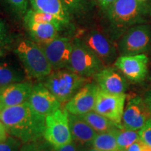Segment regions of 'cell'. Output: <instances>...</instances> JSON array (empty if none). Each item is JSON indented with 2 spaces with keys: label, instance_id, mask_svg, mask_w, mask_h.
<instances>
[{
  "label": "cell",
  "instance_id": "cell-19",
  "mask_svg": "<svg viewBox=\"0 0 151 151\" xmlns=\"http://www.w3.org/2000/svg\"><path fill=\"white\" fill-rule=\"evenodd\" d=\"M29 2L32 9L52 15L67 27L71 26V20L61 0H29Z\"/></svg>",
  "mask_w": 151,
  "mask_h": 151
},
{
  "label": "cell",
  "instance_id": "cell-35",
  "mask_svg": "<svg viewBox=\"0 0 151 151\" xmlns=\"http://www.w3.org/2000/svg\"><path fill=\"white\" fill-rule=\"evenodd\" d=\"M145 101H146V103L147 106H148L149 110H150L151 112V88L146 94V99H145Z\"/></svg>",
  "mask_w": 151,
  "mask_h": 151
},
{
  "label": "cell",
  "instance_id": "cell-37",
  "mask_svg": "<svg viewBox=\"0 0 151 151\" xmlns=\"http://www.w3.org/2000/svg\"><path fill=\"white\" fill-rule=\"evenodd\" d=\"M88 148H88L87 146H81V145H79L78 151H88Z\"/></svg>",
  "mask_w": 151,
  "mask_h": 151
},
{
  "label": "cell",
  "instance_id": "cell-31",
  "mask_svg": "<svg viewBox=\"0 0 151 151\" xmlns=\"http://www.w3.org/2000/svg\"><path fill=\"white\" fill-rule=\"evenodd\" d=\"M79 145L75 141H71L65 146L56 148L49 143L48 147V151H78Z\"/></svg>",
  "mask_w": 151,
  "mask_h": 151
},
{
  "label": "cell",
  "instance_id": "cell-40",
  "mask_svg": "<svg viewBox=\"0 0 151 151\" xmlns=\"http://www.w3.org/2000/svg\"><path fill=\"white\" fill-rule=\"evenodd\" d=\"M149 14H150V16H151V3H150V4L149 5Z\"/></svg>",
  "mask_w": 151,
  "mask_h": 151
},
{
  "label": "cell",
  "instance_id": "cell-1",
  "mask_svg": "<svg viewBox=\"0 0 151 151\" xmlns=\"http://www.w3.org/2000/svg\"><path fill=\"white\" fill-rule=\"evenodd\" d=\"M0 121L9 134L22 143L42 139L46 127V117L37 112L28 101L4 108L0 111Z\"/></svg>",
  "mask_w": 151,
  "mask_h": 151
},
{
  "label": "cell",
  "instance_id": "cell-36",
  "mask_svg": "<svg viewBox=\"0 0 151 151\" xmlns=\"http://www.w3.org/2000/svg\"><path fill=\"white\" fill-rule=\"evenodd\" d=\"M141 151H151V148L142 141V143H141Z\"/></svg>",
  "mask_w": 151,
  "mask_h": 151
},
{
  "label": "cell",
  "instance_id": "cell-18",
  "mask_svg": "<svg viewBox=\"0 0 151 151\" xmlns=\"http://www.w3.org/2000/svg\"><path fill=\"white\" fill-rule=\"evenodd\" d=\"M69 122L73 141L81 146L88 147L92 145L97 132L80 116L69 113Z\"/></svg>",
  "mask_w": 151,
  "mask_h": 151
},
{
  "label": "cell",
  "instance_id": "cell-30",
  "mask_svg": "<svg viewBox=\"0 0 151 151\" xmlns=\"http://www.w3.org/2000/svg\"><path fill=\"white\" fill-rule=\"evenodd\" d=\"M20 151H46L42 139L33 142L23 143Z\"/></svg>",
  "mask_w": 151,
  "mask_h": 151
},
{
  "label": "cell",
  "instance_id": "cell-17",
  "mask_svg": "<svg viewBox=\"0 0 151 151\" xmlns=\"http://www.w3.org/2000/svg\"><path fill=\"white\" fill-rule=\"evenodd\" d=\"M32 87L29 82H20L0 88V102L3 108L27 102Z\"/></svg>",
  "mask_w": 151,
  "mask_h": 151
},
{
  "label": "cell",
  "instance_id": "cell-3",
  "mask_svg": "<svg viewBox=\"0 0 151 151\" xmlns=\"http://www.w3.org/2000/svg\"><path fill=\"white\" fill-rule=\"evenodd\" d=\"M15 52L29 78L43 80L52 73V67L42 47L32 39L18 41Z\"/></svg>",
  "mask_w": 151,
  "mask_h": 151
},
{
  "label": "cell",
  "instance_id": "cell-29",
  "mask_svg": "<svg viewBox=\"0 0 151 151\" xmlns=\"http://www.w3.org/2000/svg\"><path fill=\"white\" fill-rule=\"evenodd\" d=\"M139 134L141 140L151 148V118L139 130Z\"/></svg>",
  "mask_w": 151,
  "mask_h": 151
},
{
  "label": "cell",
  "instance_id": "cell-28",
  "mask_svg": "<svg viewBox=\"0 0 151 151\" xmlns=\"http://www.w3.org/2000/svg\"><path fill=\"white\" fill-rule=\"evenodd\" d=\"M22 145L21 141L11 136L5 141L0 143V151H20Z\"/></svg>",
  "mask_w": 151,
  "mask_h": 151
},
{
  "label": "cell",
  "instance_id": "cell-2",
  "mask_svg": "<svg viewBox=\"0 0 151 151\" xmlns=\"http://www.w3.org/2000/svg\"><path fill=\"white\" fill-rule=\"evenodd\" d=\"M104 12L107 34L115 40L130 27L146 22L149 6L142 0H116Z\"/></svg>",
  "mask_w": 151,
  "mask_h": 151
},
{
  "label": "cell",
  "instance_id": "cell-12",
  "mask_svg": "<svg viewBox=\"0 0 151 151\" xmlns=\"http://www.w3.org/2000/svg\"><path fill=\"white\" fill-rule=\"evenodd\" d=\"M99 90L97 83H87L68 101L65 109L69 113L77 116L93 111Z\"/></svg>",
  "mask_w": 151,
  "mask_h": 151
},
{
  "label": "cell",
  "instance_id": "cell-25",
  "mask_svg": "<svg viewBox=\"0 0 151 151\" xmlns=\"http://www.w3.org/2000/svg\"><path fill=\"white\" fill-rule=\"evenodd\" d=\"M7 12L16 20H23L28 11L29 0H1Z\"/></svg>",
  "mask_w": 151,
  "mask_h": 151
},
{
  "label": "cell",
  "instance_id": "cell-22",
  "mask_svg": "<svg viewBox=\"0 0 151 151\" xmlns=\"http://www.w3.org/2000/svg\"><path fill=\"white\" fill-rule=\"evenodd\" d=\"M116 136L120 151H124L128 147L140 139L139 132L122 127H118L112 131Z\"/></svg>",
  "mask_w": 151,
  "mask_h": 151
},
{
  "label": "cell",
  "instance_id": "cell-24",
  "mask_svg": "<svg viewBox=\"0 0 151 151\" xmlns=\"http://www.w3.org/2000/svg\"><path fill=\"white\" fill-rule=\"evenodd\" d=\"M24 78L23 73L20 69L6 64L0 65V88L22 82Z\"/></svg>",
  "mask_w": 151,
  "mask_h": 151
},
{
  "label": "cell",
  "instance_id": "cell-15",
  "mask_svg": "<svg viewBox=\"0 0 151 151\" xmlns=\"http://www.w3.org/2000/svg\"><path fill=\"white\" fill-rule=\"evenodd\" d=\"M25 29L29 33L32 40L38 44H46L60 36V32L67 27L62 22H33L23 21Z\"/></svg>",
  "mask_w": 151,
  "mask_h": 151
},
{
  "label": "cell",
  "instance_id": "cell-38",
  "mask_svg": "<svg viewBox=\"0 0 151 151\" xmlns=\"http://www.w3.org/2000/svg\"><path fill=\"white\" fill-rule=\"evenodd\" d=\"M4 55V51L3 49L0 48V58H1V57H2Z\"/></svg>",
  "mask_w": 151,
  "mask_h": 151
},
{
  "label": "cell",
  "instance_id": "cell-5",
  "mask_svg": "<svg viewBox=\"0 0 151 151\" xmlns=\"http://www.w3.org/2000/svg\"><path fill=\"white\" fill-rule=\"evenodd\" d=\"M104 65L82 39H73L72 52L67 69L81 76L89 78L103 69Z\"/></svg>",
  "mask_w": 151,
  "mask_h": 151
},
{
  "label": "cell",
  "instance_id": "cell-9",
  "mask_svg": "<svg viewBox=\"0 0 151 151\" xmlns=\"http://www.w3.org/2000/svg\"><path fill=\"white\" fill-rule=\"evenodd\" d=\"M126 94H112L99 90L97 96L94 111L102 115L111 121L122 126Z\"/></svg>",
  "mask_w": 151,
  "mask_h": 151
},
{
  "label": "cell",
  "instance_id": "cell-33",
  "mask_svg": "<svg viewBox=\"0 0 151 151\" xmlns=\"http://www.w3.org/2000/svg\"><path fill=\"white\" fill-rule=\"evenodd\" d=\"M141 143H142V141L139 139L129 147H128L124 151H141Z\"/></svg>",
  "mask_w": 151,
  "mask_h": 151
},
{
  "label": "cell",
  "instance_id": "cell-14",
  "mask_svg": "<svg viewBox=\"0 0 151 151\" xmlns=\"http://www.w3.org/2000/svg\"><path fill=\"white\" fill-rule=\"evenodd\" d=\"M28 102L35 110L46 117L60 109V102L43 83L33 86Z\"/></svg>",
  "mask_w": 151,
  "mask_h": 151
},
{
  "label": "cell",
  "instance_id": "cell-23",
  "mask_svg": "<svg viewBox=\"0 0 151 151\" xmlns=\"http://www.w3.org/2000/svg\"><path fill=\"white\" fill-rule=\"evenodd\" d=\"M92 146L99 151H120L113 132L97 133L92 141Z\"/></svg>",
  "mask_w": 151,
  "mask_h": 151
},
{
  "label": "cell",
  "instance_id": "cell-21",
  "mask_svg": "<svg viewBox=\"0 0 151 151\" xmlns=\"http://www.w3.org/2000/svg\"><path fill=\"white\" fill-rule=\"evenodd\" d=\"M71 20H81L89 14L92 4L91 0H61Z\"/></svg>",
  "mask_w": 151,
  "mask_h": 151
},
{
  "label": "cell",
  "instance_id": "cell-39",
  "mask_svg": "<svg viewBox=\"0 0 151 151\" xmlns=\"http://www.w3.org/2000/svg\"><path fill=\"white\" fill-rule=\"evenodd\" d=\"M88 151H99V150H98L97 149L93 148V147H92V148H88Z\"/></svg>",
  "mask_w": 151,
  "mask_h": 151
},
{
  "label": "cell",
  "instance_id": "cell-10",
  "mask_svg": "<svg viewBox=\"0 0 151 151\" xmlns=\"http://www.w3.org/2000/svg\"><path fill=\"white\" fill-rule=\"evenodd\" d=\"M73 39L69 37L58 36L53 40L40 46L55 70L67 69L72 52Z\"/></svg>",
  "mask_w": 151,
  "mask_h": 151
},
{
  "label": "cell",
  "instance_id": "cell-41",
  "mask_svg": "<svg viewBox=\"0 0 151 151\" xmlns=\"http://www.w3.org/2000/svg\"><path fill=\"white\" fill-rule=\"evenodd\" d=\"M4 108H3V106H2V105H1V102H0V111H1V110H2Z\"/></svg>",
  "mask_w": 151,
  "mask_h": 151
},
{
  "label": "cell",
  "instance_id": "cell-16",
  "mask_svg": "<svg viewBox=\"0 0 151 151\" xmlns=\"http://www.w3.org/2000/svg\"><path fill=\"white\" fill-rule=\"evenodd\" d=\"M94 78L100 90L108 93H124L127 88L125 78L117 70V68H103L94 75Z\"/></svg>",
  "mask_w": 151,
  "mask_h": 151
},
{
  "label": "cell",
  "instance_id": "cell-32",
  "mask_svg": "<svg viewBox=\"0 0 151 151\" xmlns=\"http://www.w3.org/2000/svg\"><path fill=\"white\" fill-rule=\"evenodd\" d=\"M8 132L4 124L0 121V143L4 142L8 139Z\"/></svg>",
  "mask_w": 151,
  "mask_h": 151
},
{
  "label": "cell",
  "instance_id": "cell-6",
  "mask_svg": "<svg viewBox=\"0 0 151 151\" xmlns=\"http://www.w3.org/2000/svg\"><path fill=\"white\" fill-rule=\"evenodd\" d=\"M43 138L55 148H58L73 141L69 122V113L66 109H58L46 117Z\"/></svg>",
  "mask_w": 151,
  "mask_h": 151
},
{
  "label": "cell",
  "instance_id": "cell-26",
  "mask_svg": "<svg viewBox=\"0 0 151 151\" xmlns=\"http://www.w3.org/2000/svg\"><path fill=\"white\" fill-rule=\"evenodd\" d=\"M22 21H29L38 22V23H42V22H55L60 21V20L51 14L36 11L33 9H29L27 12L26 13Z\"/></svg>",
  "mask_w": 151,
  "mask_h": 151
},
{
  "label": "cell",
  "instance_id": "cell-20",
  "mask_svg": "<svg viewBox=\"0 0 151 151\" xmlns=\"http://www.w3.org/2000/svg\"><path fill=\"white\" fill-rule=\"evenodd\" d=\"M80 116L97 133L112 132L118 127L122 126L118 125L111 120L94 111H92Z\"/></svg>",
  "mask_w": 151,
  "mask_h": 151
},
{
  "label": "cell",
  "instance_id": "cell-7",
  "mask_svg": "<svg viewBox=\"0 0 151 151\" xmlns=\"http://www.w3.org/2000/svg\"><path fill=\"white\" fill-rule=\"evenodd\" d=\"M151 27L148 24H140L130 27L121 36L118 45L120 55L143 54L150 48Z\"/></svg>",
  "mask_w": 151,
  "mask_h": 151
},
{
  "label": "cell",
  "instance_id": "cell-11",
  "mask_svg": "<svg viewBox=\"0 0 151 151\" xmlns=\"http://www.w3.org/2000/svg\"><path fill=\"white\" fill-rule=\"evenodd\" d=\"M148 59L145 54L120 55L115 61L114 66L125 78L132 83H140L148 73Z\"/></svg>",
  "mask_w": 151,
  "mask_h": 151
},
{
  "label": "cell",
  "instance_id": "cell-27",
  "mask_svg": "<svg viewBox=\"0 0 151 151\" xmlns=\"http://www.w3.org/2000/svg\"><path fill=\"white\" fill-rule=\"evenodd\" d=\"M14 42L12 35L8 24L0 19V48L6 49L12 46Z\"/></svg>",
  "mask_w": 151,
  "mask_h": 151
},
{
  "label": "cell",
  "instance_id": "cell-34",
  "mask_svg": "<svg viewBox=\"0 0 151 151\" xmlns=\"http://www.w3.org/2000/svg\"><path fill=\"white\" fill-rule=\"evenodd\" d=\"M116 0H97L100 8L104 11L109 7V6L112 4Z\"/></svg>",
  "mask_w": 151,
  "mask_h": 151
},
{
  "label": "cell",
  "instance_id": "cell-4",
  "mask_svg": "<svg viewBox=\"0 0 151 151\" xmlns=\"http://www.w3.org/2000/svg\"><path fill=\"white\" fill-rule=\"evenodd\" d=\"M88 78L69 69L55 70L45 78L43 84L60 103L68 102L87 83Z\"/></svg>",
  "mask_w": 151,
  "mask_h": 151
},
{
  "label": "cell",
  "instance_id": "cell-42",
  "mask_svg": "<svg viewBox=\"0 0 151 151\" xmlns=\"http://www.w3.org/2000/svg\"><path fill=\"white\" fill-rule=\"evenodd\" d=\"M142 1H145V0H142Z\"/></svg>",
  "mask_w": 151,
  "mask_h": 151
},
{
  "label": "cell",
  "instance_id": "cell-13",
  "mask_svg": "<svg viewBox=\"0 0 151 151\" xmlns=\"http://www.w3.org/2000/svg\"><path fill=\"white\" fill-rule=\"evenodd\" d=\"M150 113L146 101L141 97L132 98L124 109L122 118V126L135 131L140 130L150 118Z\"/></svg>",
  "mask_w": 151,
  "mask_h": 151
},
{
  "label": "cell",
  "instance_id": "cell-8",
  "mask_svg": "<svg viewBox=\"0 0 151 151\" xmlns=\"http://www.w3.org/2000/svg\"><path fill=\"white\" fill-rule=\"evenodd\" d=\"M84 43L99 58L104 65H109L116 60L118 48L109 34L92 29L81 38Z\"/></svg>",
  "mask_w": 151,
  "mask_h": 151
}]
</instances>
